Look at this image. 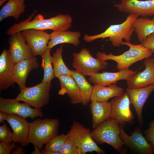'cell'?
I'll list each match as a JSON object with an SVG mask.
<instances>
[{
    "mask_svg": "<svg viewBox=\"0 0 154 154\" xmlns=\"http://www.w3.org/2000/svg\"><path fill=\"white\" fill-rule=\"evenodd\" d=\"M14 99L0 97V111L7 114H14L25 118L29 117L31 119L40 117L43 114L41 108H33L29 104L20 103Z\"/></svg>",
    "mask_w": 154,
    "mask_h": 154,
    "instance_id": "obj_11",
    "label": "cell"
},
{
    "mask_svg": "<svg viewBox=\"0 0 154 154\" xmlns=\"http://www.w3.org/2000/svg\"><path fill=\"white\" fill-rule=\"evenodd\" d=\"M59 152L60 154H82L81 151L69 138L62 146Z\"/></svg>",
    "mask_w": 154,
    "mask_h": 154,
    "instance_id": "obj_31",
    "label": "cell"
},
{
    "mask_svg": "<svg viewBox=\"0 0 154 154\" xmlns=\"http://www.w3.org/2000/svg\"><path fill=\"white\" fill-rule=\"evenodd\" d=\"M138 17L135 15L130 14L122 23L111 25L104 32L97 35L85 34L83 39L86 42H90L97 39L108 38L113 46H119L121 45L123 39L125 42H130L134 31L133 24Z\"/></svg>",
    "mask_w": 154,
    "mask_h": 154,
    "instance_id": "obj_3",
    "label": "cell"
},
{
    "mask_svg": "<svg viewBox=\"0 0 154 154\" xmlns=\"http://www.w3.org/2000/svg\"><path fill=\"white\" fill-rule=\"evenodd\" d=\"M8 0H0V6L2 5L6 1Z\"/></svg>",
    "mask_w": 154,
    "mask_h": 154,
    "instance_id": "obj_39",
    "label": "cell"
},
{
    "mask_svg": "<svg viewBox=\"0 0 154 154\" xmlns=\"http://www.w3.org/2000/svg\"><path fill=\"white\" fill-rule=\"evenodd\" d=\"M58 78L60 81L61 87L58 94L63 96L65 94H67L73 104L81 103V98L80 91L72 77L70 75H62Z\"/></svg>",
    "mask_w": 154,
    "mask_h": 154,
    "instance_id": "obj_21",
    "label": "cell"
},
{
    "mask_svg": "<svg viewBox=\"0 0 154 154\" xmlns=\"http://www.w3.org/2000/svg\"><path fill=\"white\" fill-rule=\"evenodd\" d=\"M51 49L47 48L41 56V66L44 71V76L41 82H51L56 77L53 68H52L51 56L50 52Z\"/></svg>",
    "mask_w": 154,
    "mask_h": 154,
    "instance_id": "obj_29",
    "label": "cell"
},
{
    "mask_svg": "<svg viewBox=\"0 0 154 154\" xmlns=\"http://www.w3.org/2000/svg\"><path fill=\"white\" fill-rule=\"evenodd\" d=\"M144 133L146 139L154 147V120L151 122L148 128Z\"/></svg>",
    "mask_w": 154,
    "mask_h": 154,
    "instance_id": "obj_34",
    "label": "cell"
},
{
    "mask_svg": "<svg viewBox=\"0 0 154 154\" xmlns=\"http://www.w3.org/2000/svg\"><path fill=\"white\" fill-rule=\"evenodd\" d=\"M12 132L4 123L0 126V142L12 141Z\"/></svg>",
    "mask_w": 154,
    "mask_h": 154,
    "instance_id": "obj_32",
    "label": "cell"
},
{
    "mask_svg": "<svg viewBox=\"0 0 154 154\" xmlns=\"http://www.w3.org/2000/svg\"><path fill=\"white\" fill-rule=\"evenodd\" d=\"M128 135L120 126V137L123 143L132 153L139 154H153L154 147L149 142L139 128H136Z\"/></svg>",
    "mask_w": 154,
    "mask_h": 154,
    "instance_id": "obj_10",
    "label": "cell"
},
{
    "mask_svg": "<svg viewBox=\"0 0 154 154\" xmlns=\"http://www.w3.org/2000/svg\"><path fill=\"white\" fill-rule=\"evenodd\" d=\"M25 0H8L0 11V21L10 17L14 18L16 21L25 11Z\"/></svg>",
    "mask_w": 154,
    "mask_h": 154,
    "instance_id": "obj_25",
    "label": "cell"
},
{
    "mask_svg": "<svg viewBox=\"0 0 154 154\" xmlns=\"http://www.w3.org/2000/svg\"><path fill=\"white\" fill-rule=\"evenodd\" d=\"M143 63L145 66L144 70L136 72L126 80L127 88H139L154 84V65L151 58H145Z\"/></svg>",
    "mask_w": 154,
    "mask_h": 154,
    "instance_id": "obj_18",
    "label": "cell"
},
{
    "mask_svg": "<svg viewBox=\"0 0 154 154\" xmlns=\"http://www.w3.org/2000/svg\"><path fill=\"white\" fill-rule=\"evenodd\" d=\"M142 44L145 47L150 49L154 52V33L149 35Z\"/></svg>",
    "mask_w": 154,
    "mask_h": 154,
    "instance_id": "obj_35",
    "label": "cell"
},
{
    "mask_svg": "<svg viewBox=\"0 0 154 154\" xmlns=\"http://www.w3.org/2000/svg\"><path fill=\"white\" fill-rule=\"evenodd\" d=\"M63 45L56 49L51 56L53 69L56 77L58 78L62 75L71 76V70L66 66L64 62L62 54L63 52Z\"/></svg>",
    "mask_w": 154,
    "mask_h": 154,
    "instance_id": "obj_28",
    "label": "cell"
},
{
    "mask_svg": "<svg viewBox=\"0 0 154 154\" xmlns=\"http://www.w3.org/2000/svg\"><path fill=\"white\" fill-rule=\"evenodd\" d=\"M23 147L20 145L17 146L13 149L11 151L12 154H25L26 153V150L23 148Z\"/></svg>",
    "mask_w": 154,
    "mask_h": 154,
    "instance_id": "obj_36",
    "label": "cell"
},
{
    "mask_svg": "<svg viewBox=\"0 0 154 154\" xmlns=\"http://www.w3.org/2000/svg\"><path fill=\"white\" fill-rule=\"evenodd\" d=\"M154 90V84L147 86L135 88L126 89L127 92L130 100L137 114L140 127L143 124L142 111L143 106L147 99Z\"/></svg>",
    "mask_w": 154,
    "mask_h": 154,
    "instance_id": "obj_17",
    "label": "cell"
},
{
    "mask_svg": "<svg viewBox=\"0 0 154 154\" xmlns=\"http://www.w3.org/2000/svg\"><path fill=\"white\" fill-rule=\"evenodd\" d=\"M73 67L76 71L85 76L98 73L106 68L108 65L106 61L94 58L86 48H82L78 53H73Z\"/></svg>",
    "mask_w": 154,
    "mask_h": 154,
    "instance_id": "obj_8",
    "label": "cell"
},
{
    "mask_svg": "<svg viewBox=\"0 0 154 154\" xmlns=\"http://www.w3.org/2000/svg\"><path fill=\"white\" fill-rule=\"evenodd\" d=\"M110 102L112 109L110 118L123 127L127 123H133L134 117L130 109V102L126 92L114 97Z\"/></svg>",
    "mask_w": 154,
    "mask_h": 154,
    "instance_id": "obj_9",
    "label": "cell"
},
{
    "mask_svg": "<svg viewBox=\"0 0 154 154\" xmlns=\"http://www.w3.org/2000/svg\"><path fill=\"white\" fill-rule=\"evenodd\" d=\"M113 6L120 12L133 14L139 17L154 16V0H121Z\"/></svg>",
    "mask_w": 154,
    "mask_h": 154,
    "instance_id": "obj_12",
    "label": "cell"
},
{
    "mask_svg": "<svg viewBox=\"0 0 154 154\" xmlns=\"http://www.w3.org/2000/svg\"><path fill=\"white\" fill-rule=\"evenodd\" d=\"M138 40L142 43L147 37L154 33V17H138L133 24Z\"/></svg>",
    "mask_w": 154,
    "mask_h": 154,
    "instance_id": "obj_26",
    "label": "cell"
},
{
    "mask_svg": "<svg viewBox=\"0 0 154 154\" xmlns=\"http://www.w3.org/2000/svg\"><path fill=\"white\" fill-rule=\"evenodd\" d=\"M67 134L82 154L93 151L98 154L105 153V150L98 147L93 139L89 129L77 121L73 120Z\"/></svg>",
    "mask_w": 154,
    "mask_h": 154,
    "instance_id": "obj_6",
    "label": "cell"
},
{
    "mask_svg": "<svg viewBox=\"0 0 154 154\" xmlns=\"http://www.w3.org/2000/svg\"><path fill=\"white\" fill-rule=\"evenodd\" d=\"M10 36L9 41V50L11 58L15 63L34 57L21 32L16 33Z\"/></svg>",
    "mask_w": 154,
    "mask_h": 154,
    "instance_id": "obj_15",
    "label": "cell"
},
{
    "mask_svg": "<svg viewBox=\"0 0 154 154\" xmlns=\"http://www.w3.org/2000/svg\"><path fill=\"white\" fill-rule=\"evenodd\" d=\"M35 12H33L26 19L11 26L7 31L9 36L27 29H35L45 31H62L68 30L71 26L72 18L68 14H60L45 19L42 15L38 14L33 19Z\"/></svg>",
    "mask_w": 154,
    "mask_h": 154,
    "instance_id": "obj_1",
    "label": "cell"
},
{
    "mask_svg": "<svg viewBox=\"0 0 154 154\" xmlns=\"http://www.w3.org/2000/svg\"><path fill=\"white\" fill-rule=\"evenodd\" d=\"M120 127L117 122L109 118L91 131V133L97 144H108L121 153L124 151L123 144L120 137Z\"/></svg>",
    "mask_w": 154,
    "mask_h": 154,
    "instance_id": "obj_5",
    "label": "cell"
},
{
    "mask_svg": "<svg viewBox=\"0 0 154 154\" xmlns=\"http://www.w3.org/2000/svg\"><path fill=\"white\" fill-rule=\"evenodd\" d=\"M37 59L34 56L30 59L21 60L15 64L13 71V78L15 83L19 86L21 91L26 87L27 78L30 71L37 69L39 66Z\"/></svg>",
    "mask_w": 154,
    "mask_h": 154,
    "instance_id": "obj_20",
    "label": "cell"
},
{
    "mask_svg": "<svg viewBox=\"0 0 154 154\" xmlns=\"http://www.w3.org/2000/svg\"><path fill=\"white\" fill-rule=\"evenodd\" d=\"M151 59H152V62L153 64L154 65V55H153V57L152 58H151Z\"/></svg>",
    "mask_w": 154,
    "mask_h": 154,
    "instance_id": "obj_40",
    "label": "cell"
},
{
    "mask_svg": "<svg viewBox=\"0 0 154 154\" xmlns=\"http://www.w3.org/2000/svg\"><path fill=\"white\" fill-rule=\"evenodd\" d=\"M129 68H125L116 72H103L93 74L89 76L90 82L94 84L108 86L116 84L117 82L121 80H126L130 78L137 72Z\"/></svg>",
    "mask_w": 154,
    "mask_h": 154,
    "instance_id": "obj_16",
    "label": "cell"
},
{
    "mask_svg": "<svg viewBox=\"0 0 154 154\" xmlns=\"http://www.w3.org/2000/svg\"><path fill=\"white\" fill-rule=\"evenodd\" d=\"M59 121L56 118H39L29 123L28 140L34 146L33 154H40L43 145L58 134Z\"/></svg>",
    "mask_w": 154,
    "mask_h": 154,
    "instance_id": "obj_2",
    "label": "cell"
},
{
    "mask_svg": "<svg viewBox=\"0 0 154 154\" xmlns=\"http://www.w3.org/2000/svg\"><path fill=\"white\" fill-rule=\"evenodd\" d=\"M68 139L67 134H58L52 138L45 144L44 149L54 152H59L61 147Z\"/></svg>",
    "mask_w": 154,
    "mask_h": 154,
    "instance_id": "obj_30",
    "label": "cell"
},
{
    "mask_svg": "<svg viewBox=\"0 0 154 154\" xmlns=\"http://www.w3.org/2000/svg\"><path fill=\"white\" fill-rule=\"evenodd\" d=\"M21 32L33 56H41L47 49L50 34L45 31L32 29Z\"/></svg>",
    "mask_w": 154,
    "mask_h": 154,
    "instance_id": "obj_13",
    "label": "cell"
},
{
    "mask_svg": "<svg viewBox=\"0 0 154 154\" xmlns=\"http://www.w3.org/2000/svg\"><path fill=\"white\" fill-rule=\"evenodd\" d=\"M121 45L129 47V49L121 54L114 55L112 53L108 54L105 52H98L96 54L97 58L103 60H111L117 64L116 68L121 70L129 67L134 63L151 56L153 53L149 48L145 47L142 44H134L130 42H123Z\"/></svg>",
    "mask_w": 154,
    "mask_h": 154,
    "instance_id": "obj_4",
    "label": "cell"
},
{
    "mask_svg": "<svg viewBox=\"0 0 154 154\" xmlns=\"http://www.w3.org/2000/svg\"><path fill=\"white\" fill-rule=\"evenodd\" d=\"M123 92V89L116 84L104 86L94 84L90 97V101L108 102L110 98L118 96Z\"/></svg>",
    "mask_w": 154,
    "mask_h": 154,
    "instance_id": "obj_23",
    "label": "cell"
},
{
    "mask_svg": "<svg viewBox=\"0 0 154 154\" xmlns=\"http://www.w3.org/2000/svg\"><path fill=\"white\" fill-rule=\"evenodd\" d=\"M71 75L79 89L81 98V103L83 106H86L90 101L93 86L87 81L85 76L76 70H71Z\"/></svg>",
    "mask_w": 154,
    "mask_h": 154,
    "instance_id": "obj_27",
    "label": "cell"
},
{
    "mask_svg": "<svg viewBox=\"0 0 154 154\" xmlns=\"http://www.w3.org/2000/svg\"><path fill=\"white\" fill-rule=\"evenodd\" d=\"M17 144L13 141L0 143V154H11L12 150L16 147Z\"/></svg>",
    "mask_w": 154,
    "mask_h": 154,
    "instance_id": "obj_33",
    "label": "cell"
},
{
    "mask_svg": "<svg viewBox=\"0 0 154 154\" xmlns=\"http://www.w3.org/2000/svg\"><path fill=\"white\" fill-rule=\"evenodd\" d=\"M50 34L51 38L48 42L47 48L52 49L58 44L64 43L77 46L80 43V38L81 34L79 31H71L68 30L53 31Z\"/></svg>",
    "mask_w": 154,
    "mask_h": 154,
    "instance_id": "obj_24",
    "label": "cell"
},
{
    "mask_svg": "<svg viewBox=\"0 0 154 154\" xmlns=\"http://www.w3.org/2000/svg\"><path fill=\"white\" fill-rule=\"evenodd\" d=\"M40 154H60L59 152H56L51 151L45 149L40 151Z\"/></svg>",
    "mask_w": 154,
    "mask_h": 154,
    "instance_id": "obj_37",
    "label": "cell"
},
{
    "mask_svg": "<svg viewBox=\"0 0 154 154\" xmlns=\"http://www.w3.org/2000/svg\"><path fill=\"white\" fill-rule=\"evenodd\" d=\"M15 63L9 50L4 49L0 56V91L8 89L15 83L13 76Z\"/></svg>",
    "mask_w": 154,
    "mask_h": 154,
    "instance_id": "obj_19",
    "label": "cell"
},
{
    "mask_svg": "<svg viewBox=\"0 0 154 154\" xmlns=\"http://www.w3.org/2000/svg\"><path fill=\"white\" fill-rule=\"evenodd\" d=\"M7 114L0 111V123L3 122L7 118Z\"/></svg>",
    "mask_w": 154,
    "mask_h": 154,
    "instance_id": "obj_38",
    "label": "cell"
},
{
    "mask_svg": "<svg viewBox=\"0 0 154 154\" xmlns=\"http://www.w3.org/2000/svg\"><path fill=\"white\" fill-rule=\"evenodd\" d=\"M12 131V141L22 147L27 146L29 123L24 118L14 114H9L5 119Z\"/></svg>",
    "mask_w": 154,
    "mask_h": 154,
    "instance_id": "obj_14",
    "label": "cell"
},
{
    "mask_svg": "<svg viewBox=\"0 0 154 154\" xmlns=\"http://www.w3.org/2000/svg\"><path fill=\"white\" fill-rule=\"evenodd\" d=\"M90 108L93 129H95L110 118L112 109L110 102L92 101Z\"/></svg>",
    "mask_w": 154,
    "mask_h": 154,
    "instance_id": "obj_22",
    "label": "cell"
},
{
    "mask_svg": "<svg viewBox=\"0 0 154 154\" xmlns=\"http://www.w3.org/2000/svg\"><path fill=\"white\" fill-rule=\"evenodd\" d=\"M51 82H42L33 87L23 88L16 100L27 103L36 108H41L48 104L49 101Z\"/></svg>",
    "mask_w": 154,
    "mask_h": 154,
    "instance_id": "obj_7",
    "label": "cell"
}]
</instances>
